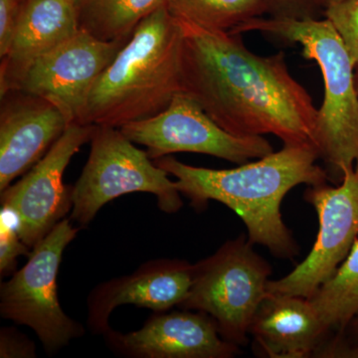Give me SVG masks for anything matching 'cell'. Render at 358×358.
Returning <instances> with one entry per match:
<instances>
[{"label":"cell","mask_w":358,"mask_h":358,"mask_svg":"<svg viewBox=\"0 0 358 358\" xmlns=\"http://www.w3.org/2000/svg\"><path fill=\"white\" fill-rule=\"evenodd\" d=\"M129 40L102 41L80 29L34 61L14 91L41 96L55 105L69 124H83L92 89Z\"/></svg>","instance_id":"11"},{"label":"cell","mask_w":358,"mask_h":358,"mask_svg":"<svg viewBox=\"0 0 358 358\" xmlns=\"http://www.w3.org/2000/svg\"><path fill=\"white\" fill-rule=\"evenodd\" d=\"M319 159L313 145H284L236 169L188 166L171 155L155 164L176 178V188L195 210H204L210 200L220 202L243 220L252 244L266 247L278 258L293 259L299 245L282 220V201L296 186L327 183L329 176Z\"/></svg>","instance_id":"2"},{"label":"cell","mask_w":358,"mask_h":358,"mask_svg":"<svg viewBox=\"0 0 358 358\" xmlns=\"http://www.w3.org/2000/svg\"><path fill=\"white\" fill-rule=\"evenodd\" d=\"M266 13L275 20H315V6L322 0H264Z\"/></svg>","instance_id":"22"},{"label":"cell","mask_w":358,"mask_h":358,"mask_svg":"<svg viewBox=\"0 0 358 358\" xmlns=\"http://www.w3.org/2000/svg\"><path fill=\"white\" fill-rule=\"evenodd\" d=\"M258 31L301 44L303 55L319 66L324 84L317 112L315 148L324 162L329 180L338 185L346 171L358 166V91L355 67L343 39L324 20L257 17L230 34Z\"/></svg>","instance_id":"4"},{"label":"cell","mask_w":358,"mask_h":358,"mask_svg":"<svg viewBox=\"0 0 358 358\" xmlns=\"http://www.w3.org/2000/svg\"><path fill=\"white\" fill-rule=\"evenodd\" d=\"M32 250L21 240L11 214L6 209L0 212V277L16 272L17 258L29 257Z\"/></svg>","instance_id":"21"},{"label":"cell","mask_w":358,"mask_h":358,"mask_svg":"<svg viewBox=\"0 0 358 358\" xmlns=\"http://www.w3.org/2000/svg\"><path fill=\"white\" fill-rule=\"evenodd\" d=\"M333 333L310 299L268 292L249 331L257 352L270 358L317 357Z\"/></svg>","instance_id":"15"},{"label":"cell","mask_w":358,"mask_h":358,"mask_svg":"<svg viewBox=\"0 0 358 358\" xmlns=\"http://www.w3.org/2000/svg\"><path fill=\"white\" fill-rule=\"evenodd\" d=\"M55 105L41 96L11 91L0 108V192L24 176L69 127Z\"/></svg>","instance_id":"14"},{"label":"cell","mask_w":358,"mask_h":358,"mask_svg":"<svg viewBox=\"0 0 358 358\" xmlns=\"http://www.w3.org/2000/svg\"><path fill=\"white\" fill-rule=\"evenodd\" d=\"M182 37L166 6L141 21L92 89L83 124L121 128L166 110L181 92Z\"/></svg>","instance_id":"3"},{"label":"cell","mask_w":358,"mask_h":358,"mask_svg":"<svg viewBox=\"0 0 358 358\" xmlns=\"http://www.w3.org/2000/svg\"><path fill=\"white\" fill-rule=\"evenodd\" d=\"M182 27L181 93L237 136L274 134L284 145H313L317 112L307 90L289 73L285 52L253 53L241 35Z\"/></svg>","instance_id":"1"},{"label":"cell","mask_w":358,"mask_h":358,"mask_svg":"<svg viewBox=\"0 0 358 358\" xmlns=\"http://www.w3.org/2000/svg\"><path fill=\"white\" fill-rule=\"evenodd\" d=\"M303 197L319 217L317 240L289 274L268 281V293L310 299L336 273L358 236V166L346 171L336 186H308Z\"/></svg>","instance_id":"9"},{"label":"cell","mask_w":358,"mask_h":358,"mask_svg":"<svg viewBox=\"0 0 358 358\" xmlns=\"http://www.w3.org/2000/svg\"><path fill=\"white\" fill-rule=\"evenodd\" d=\"M90 141L89 159L72 186L71 221L87 227L106 204L134 192L155 195L166 213L180 210L183 201L176 181L120 128L95 126Z\"/></svg>","instance_id":"6"},{"label":"cell","mask_w":358,"mask_h":358,"mask_svg":"<svg viewBox=\"0 0 358 358\" xmlns=\"http://www.w3.org/2000/svg\"><path fill=\"white\" fill-rule=\"evenodd\" d=\"M271 274L270 264L240 235L194 264L189 293L179 308L209 315L221 338L241 348L248 343L250 327L268 294Z\"/></svg>","instance_id":"5"},{"label":"cell","mask_w":358,"mask_h":358,"mask_svg":"<svg viewBox=\"0 0 358 358\" xmlns=\"http://www.w3.org/2000/svg\"><path fill=\"white\" fill-rule=\"evenodd\" d=\"M324 326L343 333L358 315V238L336 273L310 298Z\"/></svg>","instance_id":"18"},{"label":"cell","mask_w":358,"mask_h":358,"mask_svg":"<svg viewBox=\"0 0 358 358\" xmlns=\"http://www.w3.org/2000/svg\"><path fill=\"white\" fill-rule=\"evenodd\" d=\"M94 128L70 124L43 159L1 192V208L11 214L18 235L30 249L72 210V186L63 183V176L72 157L91 141Z\"/></svg>","instance_id":"10"},{"label":"cell","mask_w":358,"mask_h":358,"mask_svg":"<svg viewBox=\"0 0 358 358\" xmlns=\"http://www.w3.org/2000/svg\"><path fill=\"white\" fill-rule=\"evenodd\" d=\"M79 230L63 219L32 249L27 263L0 285V315L30 327L49 355L85 334L82 324L63 310L57 289L63 253Z\"/></svg>","instance_id":"7"},{"label":"cell","mask_w":358,"mask_h":358,"mask_svg":"<svg viewBox=\"0 0 358 358\" xmlns=\"http://www.w3.org/2000/svg\"><path fill=\"white\" fill-rule=\"evenodd\" d=\"M324 16L343 39L352 64L358 65V0H343L327 6Z\"/></svg>","instance_id":"20"},{"label":"cell","mask_w":358,"mask_h":358,"mask_svg":"<svg viewBox=\"0 0 358 358\" xmlns=\"http://www.w3.org/2000/svg\"><path fill=\"white\" fill-rule=\"evenodd\" d=\"M355 69H357V73H355V84H357V88L358 91V65L357 67H355Z\"/></svg>","instance_id":"27"},{"label":"cell","mask_w":358,"mask_h":358,"mask_svg":"<svg viewBox=\"0 0 358 358\" xmlns=\"http://www.w3.org/2000/svg\"><path fill=\"white\" fill-rule=\"evenodd\" d=\"M115 355L129 358H231L239 346L224 341L209 315L196 310L155 313L138 331L103 334Z\"/></svg>","instance_id":"12"},{"label":"cell","mask_w":358,"mask_h":358,"mask_svg":"<svg viewBox=\"0 0 358 358\" xmlns=\"http://www.w3.org/2000/svg\"><path fill=\"white\" fill-rule=\"evenodd\" d=\"M322 6H331V4L338 3V2L343 1V0H322Z\"/></svg>","instance_id":"26"},{"label":"cell","mask_w":358,"mask_h":358,"mask_svg":"<svg viewBox=\"0 0 358 358\" xmlns=\"http://www.w3.org/2000/svg\"><path fill=\"white\" fill-rule=\"evenodd\" d=\"M80 28L102 41L129 39L166 0H73Z\"/></svg>","instance_id":"17"},{"label":"cell","mask_w":358,"mask_h":358,"mask_svg":"<svg viewBox=\"0 0 358 358\" xmlns=\"http://www.w3.org/2000/svg\"><path fill=\"white\" fill-rule=\"evenodd\" d=\"M36 348L24 334L13 327H2L0 329V357L1 358H35Z\"/></svg>","instance_id":"23"},{"label":"cell","mask_w":358,"mask_h":358,"mask_svg":"<svg viewBox=\"0 0 358 358\" xmlns=\"http://www.w3.org/2000/svg\"><path fill=\"white\" fill-rule=\"evenodd\" d=\"M120 129L136 145H145L148 157L154 160L176 152H193L243 164L274 152L263 136L228 133L199 103L181 92L159 115L124 124Z\"/></svg>","instance_id":"8"},{"label":"cell","mask_w":358,"mask_h":358,"mask_svg":"<svg viewBox=\"0 0 358 358\" xmlns=\"http://www.w3.org/2000/svg\"><path fill=\"white\" fill-rule=\"evenodd\" d=\"M166 7L174 17L226 33L266 13L264 0H166Z\"/></svg>","instance_id":"19"},{"label":"cell","mask_w":358,"mask_h":358,"mask_svg":"<svg viewBox=\"0 0 358 358\" xmlns=\"http://www.w3.org/2000/svg\"><path fill=\"white\" fill-rule=\"evenodd\" d=\"M22 0H0V58L13 41Z\"/></svg>","instance_id":"24"},{"label":"cell","mask_w":358,"mask_h":358,"mask_svg":"<svg viewBox=\"0 0 358 358\" xmlns=\"http://www.w3.org/2000/svg\"><path fill=\"white\" fill-rule=\"evenodd\" d=\"M343 333L346 334V336H348L352 343L358 345V315L350 322V324H348Z\"/></svg>","instance_id":"25"},{"label":"cell","mask_w":358,"mask_h":358,"mask_svg":"<svg viewBox=\"0 0 358 358\" xmlns=\"http://www.w3.org/2000/svg\"><path fill=\"white\" fill-rule=\"evenodd\" d=\"M194 264L179 259H157L143 264L131 274L101 282L87 300V324L95 334L110 329V317L124 305L167 312L185 300L192 287Z\"/></svg>","instance_id":"13"},{"label":"cell","mask_w":358,"mask_h":358,"mask_svg":"<svg viewBox=\"0 0 358 358\" xmlns=\"http://www.w3.org/2000/svg\"><path fill=\"white\" fill-rule=\"evenodd\" d=\"M80 29L73 0H22L13 41L0 63V96L14 91L34 61Z\"/></svg>","instance_id":"16"}]
</instances>
